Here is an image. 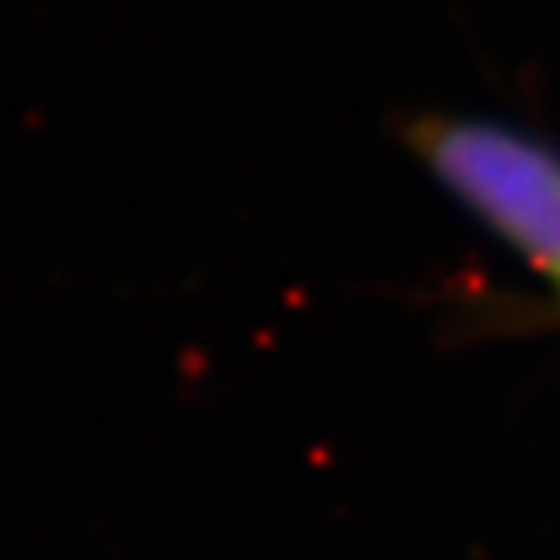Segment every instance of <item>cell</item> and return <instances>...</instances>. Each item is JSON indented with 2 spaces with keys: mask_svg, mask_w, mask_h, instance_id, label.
Here are the masks:
<instances>
[{
  "mask_svg": "<svg viewBox=\"0 0 560 560\" xmlns=\"http://www.w3.org/2000/svg\"><path fill=\"white\" fill-rule=\"evenodd\" d=\"M405 142L458 205L560 291V153L524 131L463 117L411 120Z\"/></svg>",
  "mask_w": 560,
  "mask_h": 560,
  "instance_id": "obj_1",
  "label": "cell"
}]
</instances>
